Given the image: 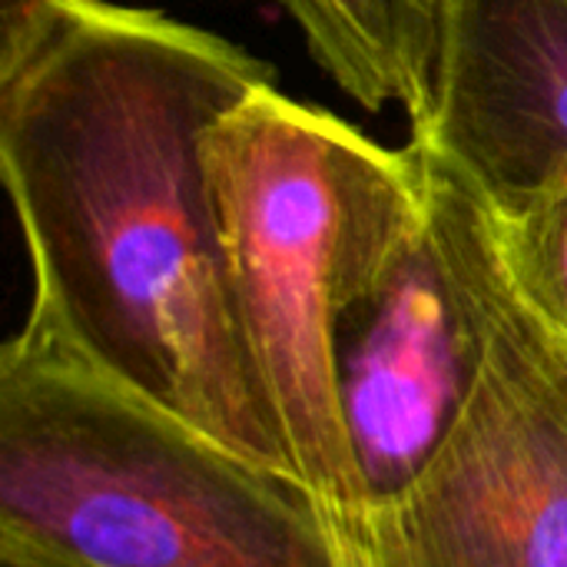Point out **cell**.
<instances>
[{
  "instance_id": "6",
  "label": "cell",
  "mask_w": 567,
  "mask_h": 567,
  "mask_svg": "<svg viewBox=\"0 0 567 567\" xmlns=\"http://www.w3.org/2000/svg\"><path fill=\"white\" fill-rule=\"evenodd\" d=\"M412 140L495 216L567 196V0H439L432 96Z\"/></svg>"
},
{
  "instance_id": "7",
  "label": "cell",
  "mask_w": 567,
  "mask_h": 567,
  "mask_svg": "<svg viewBox=\"0 0 567 567\" xmlns=\"http://www.w3.org/2000/svg\"><path fill=\"white\" fill-rule=\"evenodd\" d=\"M316 63L365 110L399 103L412 126L432 96L439 0H276Z\"/></svg>"
},
{
  "instance_id": "5",
  "label": "cell",
  "mask_w": 567,
  "mask_h": 567,
  "mask_svg": "<svg viewBox=\"0 0 567 567\" xmlns=\"http://www.w3.org/2000/svg\"><path fill=\"white\" fill-rule=\"evenodd\" d=\"M422 213L385 269L339 312V402L369 505L399 492L452 425L475 369L492 206L432 150Z\"/></svg>"
},
{
  "instance_id": "3",
  "label": "cell",
  "mask_w": 567,
  "mask_h": 567,
  "mask_svg": "<svg viewBox=\"0 0 567 567\" xmlns=\"http://www.w3.org/2000/svg\"><path fill=\"white\" fill-rule=\"evenodd\" d=\"M0 567H346L316 505L37 312L0 352Z\"/></svg>"
},
{
  "instance_id": "2",
  "label": "cell",
  "mask_w": 567,
  "mask_h": 567,
  "mask_svg": "<svg viewBox=\"0 0 567 567\" xmlns=\"http://www.w3.org/2000/svg\"><path fill=\"white\" fill-rule=\"evenodd\" d=\"M203 163L259 395L289 478L346 567H365L369 492L339 402V312L422 213V159L272 83L223 113Z\"/></svg>"
},
{
  "instance_id": "9",
  "label": "cell",
  "mask_w": 567,
  "mask_h": 567,
  "mask_svg": "<svg viewBox=\"0 0 567 567\" xmlns=\"http://www.w3.org/2000/svg\"><path fill=\"white\" fill-rule=\"evenodd\" d=\"M70 0H0V73L13 70Z\"/></svg>"
},
{
  "instance_id": "1",
  "label": "cell",
  "mask_w": 567,
  "mask_h": 567,
  "mask_svg": "<svg viewBox=\"0 0 567 567\" xmlns=\"http://www.w3.org/2000/svg\"><path fill=\"white\" fill-rule=\"evenodd\" d=\"M272 66L159 10L63 3L0 73L30 312L239 458L282 455L236 316L203 140Z\"/></svg>"
},
{
  "instance_id": "4",
  "label": "cell",
  "mask_w": 567,
  "mask_h": 567,
  "mask_svg": "<svg viewBox=\"0 0 567 567\" xmlns=\"http://www.w3.org/2000/svg\"><path fill=\"white\" fill-rule=\"evenodd\" d=\"M365 567H567V339L498 233L468 392L425 465L369 505Z\"/></svg>"
},
{
  "instance_id": "8",
  "label": "cell",
  "mask_w": 567,
  "mask_h": 567,
  "mask_svg": "<svg viewBox=\"0 0 567 567\" xmlns=\"http://www.w3.org/2000/svg\"><path fill=\"white\" fill-rule=\"evenodd\" d=\"M495 219L518 289L567 339V196H548Z\"/></svg>"
}]
</instances>
